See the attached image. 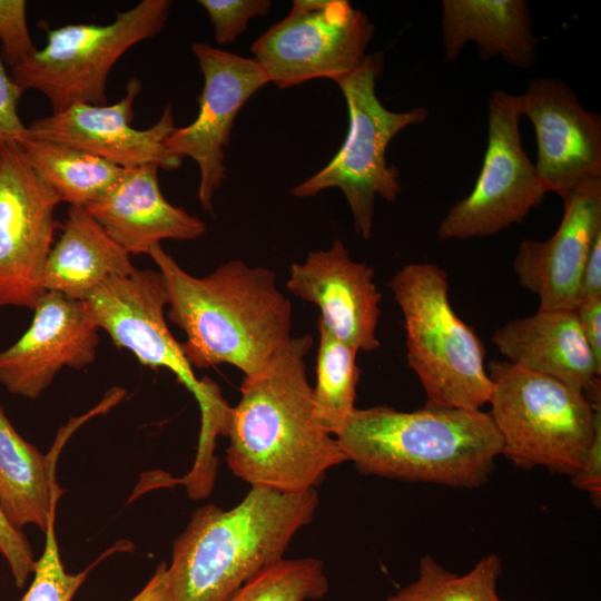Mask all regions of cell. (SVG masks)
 I'll use <instances>...</instances> for the list:
<instances>
[{
	"instance_id": "obj_17",
	"label": "cell",
	"mask_w": 601,
	"mask_h": 601,
	"mask_svg": "<svg viewBox=\"0 0 601 601\" xmlns=\"http://www.w3.org/2000/svg\"><path fill=\"white\" fill-rule=\"evenodd\" d=\"M286 286L294 296L319 308L318 322L339 341L358 352L380 347L376 328L382 294L374 270L353 260L342 240L292 264Z\"/></svg>"
},
{
	"instance_id": "obj_24",
	"label": "cell",
	"mask_w": 601,
	"mask_h": 601,
	"mask_svg": "<svg viewBox=\"0 0 601 601\" xmlns=\"http://www.w3.org/2000/svg\"><path fill=\"white\" fill-rule=\"evenodd\" d=\"M22 156L59 201L85 208L122 178L125 169L67 144L26 132L16 140Z\"/></svg>"
},
{
	"instance_id": "obj_16",
	"label": "cell",
	"mask_w": 601,
	"mask_h": 601,
	"mask_svg": "<svg viewBox=\"0 0 601 601\" xmlns=\"http://www.w3.org/2000/svg\"><path fill=\"white\" fill-rule=\"evenodd\" d=\"M140 90L141 82L131 78L127 82L126 95L116 104L75 105L61 112L35 119L27 131L81 149L124 169L146 165L177 169L183 159L165 146L166 138L176 128L170 104L151 127H131L134 102Z\"/></svg>"
},
{
	"instance_id": "obj_6",
	"label": "cell",
	"mask_w": 601,
	"mask_h": 601,
	"mask_svg": "<svg viewBox=\"0 0 601 601\" xmlns=\"http://www.w3.org/2000/svg\"><path fill=\"white\" fill-rule=\"evenodd\" d=\"M487 373L489 413L502 437V455L524 470L577 473L601 427L600 406L558 380L508 361H492Z\"/></svg>"
},
{
	"instance_id": "obj_32",
	"label": "cell",
	"mask_w": 601,
	"mask_h": 601,
	"mask_svg": "<svg viewBox=\"0 0 601 601\" xmlns=\"http://www.w3.org/2000/svg\"><path fill=\"white\" fill-rule=\"evenodd\" d=\"M22 93L7 73L0 55V140H17L27 130L18 116Z\"/></svg>"
},
{
	"instance_id": "obj_3",
	"label": "cell",
	"mask_w": 601,
	"mask_h": 601,
	"mask_svg": "<svg viewBox=\"0 0 601 601\" xmlns=\"http://www.w3.org/2000/svg\"><path fill=\"white\" fill-rule=\"evenodd\" d=\"M336 439L362 474L459 489L485 484L502 454L489 412L428 402L412 412L355 408Z\"/></svg>"
},
{
	"instance_id": "obj_20",
	"label": "cell",
	"mask_w": 601,
	"mask_h": 601,
	"mask_svg": "<svg viewBox=\"0 0 601 601\" xmlns=\"http://www.w3.org/2000/svg\"><path fill=\"white\" fill-rule=\"evenodd\" d=\"M158 169L155 165L125 169L114 188L83 208L129 255H148L164 239L193 240L206 233L198 216L167 201Z\"/></svg>"
},
{
	"instance_id": "obj_10",
	"label": "cell",
	"mask_w": 601,
	"mask_h": 601,
	"mask_svg": "<svg viewBox=\"0 0 601 601\" xmlns=\"http://www.w3.org/2000/svg\"><path fill=\"white\" fill-rule=\"evenodd\" d=\"M487 106V142L480 174L471 193L440 221L436 236L442 240L493 236L522 223L548 194L522 146L518 95L496 90Z\"/></svg>"
},
{
	"instance_id": "obj_2",
	"label": "cell",
	"mask_w": 601,
	"mask_h": 601,
	"mask_svg": "<svg viewBox=\"0 0 601 601\" xmlns=\"http://www.w3.org/2000/svg\"><path fill=\"white\" fill-rule=\"evenodd\" d=\"M148 255L164 280L167 317L186 334L181 348L191 367L229 364L255 376L292 338V303L273 270L234 259L196 277L160 245Z\"/></svg>"
},
{
	"instance_id": "obj_1",
	"label": "cell",
	"mask_w": 601,
	"mask_h": 601,
	"mask_svg": "<svg viewBox=\"0 0 601 601\" xmlns=\"http://www.w3.org/2000/svg\"><path fill=\"white\" fill-rule=\"evenodd\" d=\"M313 344L311 334L292 336L259 374L244 376L227 423L226 461L252 487L304 492L347 462L336 436L315 417L305 364Z\"/></svg>"
},
{
	"instance_id": "obj_27",
	"label": "cell",
	"mask_w": 601,
	"mask_h": 601,
	"mask_svg": "<svg viewBox=\"0 0 601 601\" xmlns=\"http://www.w3.org/2000/svg\"><path fill=\"white\" fill-rule=\"evenodd\" d=\"M328 591L319 559H282L247 581L228 601H315Z\"/></svg>"
},
{
	"instance_id": "obj_11",
	"label": "cell",
	"mask_w": 601,
	"mask_h": 601,
	"mask_svg": "<svg viewBox=\"0 0 601 601\" xmlns=\"http://www.w3.org/2000/svg\"><path fill=\"white\" fill-rule=\"evenodd\" d=\"M374 30L347 0H294L288 14L262 33L250 51L280 89L317 78L336 82L364 62Z\"/></svg>"
},
{
	"instance_id": "obj_23",
	"label": "cell",
	"mask_w": 601,
	"mask_h": 601,
	"mask_svg": "<svg viewBox=\"0 0 601 601\" xmlns=\"http://www.w3.org/2000/svg\"><path fill=\"white\" fill-rule=\"evenodd\" d=\"M55 454H42L16 431L0 404V504L19 530L46 531L63 492L56 481Z\"/></svg>"
},
{
	"instance_id": "obj_18",
	"label": "cell",
	"mask_w": 601,
	"mask_h": 601,
	"mask_svg": "<svg viewBox=\"0 0 601 601\" xmlns=\"http://www.w3.org/2000/svg\"><path fill=\"white\" fill-rule=\"evenodd\" d=\"M563 203L564 213L546 240L523 239L513 259L519 284L536 295L542 309H575L581 277L601 234V179L580 186Z\"/></svg>"
},
{
	"instance_id": "obj_19",
	"label": "cell",
	"mask_w": 601,
	"mask_h": 601,
	"mask_svg": "<svg viewBox=\"0 0 601 601\" xmlns=\"http://www.w3.org/2000/svg\"><path fill=\"white\" fill-rule=\"evenodd\" d=\"M506 361L558 380L601 406V366L575 309H542L506 322L492 336Z\"/></svg>"
},
{
	"instance_id": "obj_12",
	"label": "cell",
	"mask_w": 601,
	"mask_h": 601,
	"mask_svg": "<svg viewBox=\"0 0 601 601\" xmlns=\"http://www.w3.org/2000/svg\"><path fill=\"white\" fill-rule=\"evenodd\" d=\"M59 203L16 140H0V306L33 309L45 293Z\"/></svg>"
},
{
	"instance_id": "obj_35",
	"label": "cell",
	"mask_w": 601,
	"mask_h": 601,
	"mask_svg": "<svg viewBox=\"0 0 601 601\" xmlns=\"http://www.w3.org/2000/svg\"><path fill=\"white\" fill-rule=\"evenodd\" d=\"M592 298H601V234L592 244L581 277L580 303Z\"/></svg>"
},
{
	"instance_id": "obj_34",
	"label": "cell",
	"mask_w": 601,
	"mask_h": 601,
	"mask_svg": "<svg viewBox=\"0 0 601 601\" xmlns=\"http://www.w3.org/2000/svg\"><path fill=\"white\" fill-rule=\"evenodd\" d=\"M584 338L601 366V298L582 300L575 308Z\"/></svg>"
},
{
	"instance_id": "obj_28",
	"label": "cell",
	"mask_w": 601,
	"mask_h": 601,
	"mask_svg": "<svg viewBox=\"0 0 601 601\" xmlns=\"http://www.w3.org/2000/svg\"><path fill=\"white\" fill-rule=\"evenodd\" d=\"M55 519L56 510L51 513L45 531V548L36 562L31 584L20 601H72L90 571L101 559L112 553V550H109L85 570L78 573H68L61 561L56 539Z\"/></svg>"
},
{
	"instance_id": "obj_21",
	"label": "cell",
	"mask_w": 601,
	"mask_h": 601,
	"mask_svg": "<svg viewBox=\"0 0 601 601\" xmlns=\"http://www.w3.org/2000/svg\"><path fill=\"white\" fill-rule=\"evenodd\" d=\"M441 24L446 62L455 61L467 42L477 46L482 59L500 56L522 70L536 62L539 39L524 0H443Z\"/></svg>"
},
{
	"instance_id": "obj_9",
	"label": "cell",
	"mask_w": 601,
	"mask_h": 601,
	"mask_svg": "<svg viewBox=\"0 0 601 601\" xmlns=\"http://www.w3.org/2000/svg\"><path fill=\"white\" fill-rule=\"evenodd\" d=\"M169 0H142L118 12L108 24L69 23L47 30V43L11 69L24 92L35 89L49 100L52 114L80 105H106L107 78L132 46L159 33L171 9Z\"/></svg>"
},
{
	"instance_id": "obj_25",
	"label": "cell",
	"mask_w": 601,
	"mask_h": 601,
	"mask_svg": "<svg viewBox=\"0 0 601 601\" xmlns=\"http://www.w3.org/2000/svg\"><path fill=\"white\" fill-rule=\"evenodd\" d=\"M319 343L316 357V384L313 403L316 421L329 434L337 436L356 408V386L361 368L358 351L336 338L317 321Z\"/></svg>"
},
{
	"instance_id": "obj_15",
	"label": "cell",
	"mask_w": 601,
	"mask_h": 601,
	"mask_svg": "<svg viewBox=\"0 0 601 601\" xmlns=\"http://www.w3.org/2000/svg\"><path fill=\"white\" fill-rule=\"evenodd\" d=\"M29 328L0 352V384L36 400L62 367L81 370L96 359L99 328L82 300L45 292Z\"/></svg>"
},
{
	"instance_id": "obj_22",
	"label": "cell",
	"mask_w": 601,
	"mask_h": 601,
	"mask_svg": "<svg viewBox=\"0 0 601 601\" xmlns=\"http://www.w3.org/2000/svg\"><path fill=\"white\" fill-rule=\"evenodd\" d=\"M130 255L83 209L69 207L62 234L46 260L43 292L85 302L104 282L132 274Z\"/></svg>"
},
{
	"instance_id": "obj_4",
	"label": "cell",
	"mask_w": 601,
	"mask_h": 601,
	"mask_svg": "<svg viewBox=\"0 0 601 601\" xmlns=\"http://www.w3.org/2000/svg\"><path fill=\"white\" fill-rule=\"evenodd\" d=\"M318 493L252 487L234 508L196 509L175 539L168 565L170 601H228L247 581L284 559L308 525Z\"/></svg>"
},
{
	"instance_id": "obj_33",
	"label": "cell",
	"mask_w": 601,
	"mask_h": 601,
	"mask_svg": "<svg viewBox=\"0 0 601 601\" xmlns=\"http://www.w3.org/2000/svg\"><path fill=\"white\" fill-rule=\"evenodd\" d=\"M573 486L587 492L597 508L601 505V427L590 445L581 469L571 476Z\"/></svg>"
},
{
	"instance_id": "obj_26",
	"label": "cell",
	"mask_w": 601,
	"mask_h": 601,
	"mask_svg": "<svg viewBox=\"0 0 601 601\" xmlns=\"http://www.w3.org/2000/svg\"><path fill=\"white\" fill-rule=\"evenodd\" d=\"M502 572V561L494 553L481 559L464 575L447 571L425 555L420 561L418 578L387 601H502L496 591Z\"/></svg>"
},
{
	"instance_id": "obj_30",
	"label": "cell",
	"mask_w": 601,
	"mask_h": 601,
	"mask_svg": "<svg viewBox=\"0 0 601 601\" xmlns=\"http://www.w3.org/2000/svg\"><path fill=\"white\" fill-rule=\"evenodd\" d=\"M26 8L24 0H0V55L11 69L38 51L27 26Z\"/></svg>"
},
{
	"instance_id": "obj_5",
	"label": "cell",
	"mask_w": 601,
	"mask_h": 601,
	"mask_svg": "<svg viewBox=\"0 0 601 601\" xmlns=\"http://www.w3.org/2000/svg\"><path fill=\"white\" fill-rule=\"evenodd\" d=\"M388 286L404 318L407 363L426 402L482 410L492 395L485 347L452 307L447 273L432 263H411Z\"/></svg>"
},
{
	"instance_id": "obj_36",
	"label": "cell",
	"mask_w": 601,
	"mask_h": 601,
	"mask_svg": "<svg viewBox=\"0 0 601 601\" xmlns=\"http://www.w3.org/2000/svg\"><path fill=\"white\" fill-rule=\"evenodd\" d=\"M129 601H170L168 564L160 562L145 587Z\"/></svg>"
},
{
	"instance_id": "obj_14",
	"label": "cell",
	"mask_w": 601,
	"mask_h": 601,
	"mask_svg": "<svg viewBox=\"0 0 601 601\" xmlns=\"http://www.w3.org/2000/svg\"><path fill=\"white\" fill-rule=\"evenodd\" d=\"M518 105L533 125L534 166L548 193L564 201L580 186L601 179V117L581 105L570 85L533 78L518 95Z\"/></svg>"
},
{
	"instance_id": "obj_31",
	"label": "cell",
	"mask_w": 601,
	"mask_h": 601,
	"mask_svg": "<svg viewBox=\"0 0 601 601\" xmlns=\"http://www.w3.org/2000/svg\"><path fill=\"white\" fill-rule=\"evenodd\" d=\"M0 554L7 561L14 584L22 589L36 566L32 548L23 534L7 518L0 504Z\"/></svg>"
},
{
	"instance_id": "obj_29",
	"label": "cell",
	"mask_w": 601,
	"mask_h": 601,
	"mask_svg": "<svg viewBox=\"0 0 601 601\" xmlns=\"http://www.w3.org/2000/svg\"><path fill=\"white\" fill-rule=\"evenodd\" d=\"M206 10L218 45L234 43L247 29L255 17L265 16L272 2L269 0H200Z\"/></svg>"
},
{
	"instance_id": "obj_7",
	"label": "cell",
	"mask_w": 601,
	"mask_h": 601,
	"mask_svg": "<svg viewBox=\"0 0 601 601\" xmlns=\"http://www.w3.org/2000/svg\"><path fill=\"white\" fill-rule=\"evenodd\" d=\"M99 329L116 347L127 349L140 364L169 370L195 396L201 425L193 471L200 476L216 474L214 447L217 435H226L230 406L220 387L209 377L199 380L165 319L167 293L159 272L136 269L104 282L85 300Z\"/></svg>"
},
{
	"instance_id": "obj_13",
	"label": "cell",
	"mask_w": 601,
	"mask_h": 601,
	"mask_svg": "<svg viewBox=\"0 0 601 601\" xmlns=\"http://www.w3.org/2000/svg\"><path fill=\"white\" fill-rule=\"evenodd\" d=\"M191 50L204 76L198 115L188 126L175 128L165 146L180 159L189 157L197 164L200 175L198 199L205 211L213 213L215 193L226 177L225 148L235 119L247 100L269 83V79L254 58L206 42H194Z\"/></svg>"
},
{
	"instance_id": "obj_8",
	"label": "cell",
	"mask_w": 601,
	"mask_h": 601,
	"mask_svg": "<svg viewBox=\"0 0 601 601\" xmlns=\"http://www.w3.org/2000/svg\"><path fill=\"white\" fill-rule=\"evenodd\" d=\"M382 69V53L367 55L355 71L336 81L347 106L346 137L325 167L290 189L292 196L308 198L338 188L349 206L356 233L365 240L373 233L376 197L395 201L402 190L397 168L386 160L390 142L428 116L424 107L405 111L384 107L376 93Z\"/></svg>"
},
{
	"instance_id": "obj_37",
	"label": "cell",
	"mask_w": 601,
	"mask_h": 601,
	"mask_svg": "<svg viewBox=\"0 0 601 601\" xmlns=\"http://www.w3.org/2000/svg\"><path fill=\"white\" fill-rule=\"evenodd\" d=\"M503 601V600H502Z\"/></svg>"
}]
</instances>
